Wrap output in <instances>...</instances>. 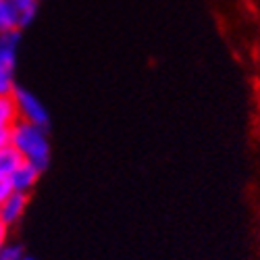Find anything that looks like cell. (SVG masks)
Masks as SVG:
<instances>
[{"instance_id":"cell-5","label":"cell","mask_w":260,"mask_h":260,"mask_svg":"<svg viewBox=\"0 0 260 260\" xmlns=\"http://www.w3.org/2000/svg\"><path fill=\"white\" fill-rule=\"evenodd\" d=\"M38 177H40V171H38L34 165H29V162L23 160V162H21V165L11 173L13 189H15V191H23V193H27V191L36 185Z\"/></svg>"},{"instance_id":"cell-13","label":"cell","mask_w":260,"mask_h":260,"mask_svg":"<svg viewBox=\"0 0 260 260\" xmlns=\"http://www.w3.org/2000/svg\"><path fill=\"white\" fill-rule=\"evenodd\" d=\"M19 260H36V258H31V256H21Z\"/></svg>"},{"instance_id":"cell-2","label":"cell","mask_w":260,"mask_h":260,"mask_svg":"<svg viewBox=\"0 0 260 260\" xmlns=\"http://www.w3.org/2000/svg\"><path fill=\"white\" fill-rule=\"evenodd\" d=\"M19 34L17 29L0 34V96H11L15 85V56Z\"/></svg>"},{"instance_id":"cell-4","label":"cell","mask_w":260,"mask_h":260,"mask_svg":"<svg viewBox=\"0 0 260 260\" xmlns=\"http://www.w3.org/2000/svg\"><path fill=\"white\" fill-rule=\"evenodd\" d=\"M25 206H27V193L13 191L11 196L0 204V219H3L5 225H13L23 216Z\"/></svg>"},{"instance_id":"cell-8","label":"cell","mask_w":260,"mask_h":260,"mask_svg":"<svg viewBox=\"0 0 260 260\" xmlns=\"http://www.w3.org/2000/svg\"><path fill=\"white\" fill-rule=\"evenodd\" d=\"M19 117L17 102L11 96H0V127H13Z\"/></svg>"},{"instance_id":"cell-7","label":"cell","mask_w":260,"mask_h":260,"mask_svg":"<svg viewBox=\"0 0 260 260\" xmlns=\"http://www.w3.org/2000/svg\"><path fill=\"white\" fill-rule=\"evenodd\" d=\"M23 162V156H21L15 146H5L0 148V177H11V173Z\"/></svg>"},{"instance_id":"cell-12","label":"cell","mask_w":260,"mask_h":260,"mask_svg":"<svg viewBox=\"0 0 260 260\" xmlns=\"http://www.w3.org/2000/svg\"><path fill=\"white\" fill-rule=\"evenodd\" d=\"M7 231H9V225H5L3 219H0V250L7 246Z\"/></svg>"},{"instance_id":"cell-6","label":"cell","mask_w":260,"mask_h":260,"mask_svg":"<svg viewBox=\"0 0 260 260\" xmlns=\"http://www.w3.org/2000/svg\"><path fill=\"white\" fill-rule=\"evenodd\" d=\"M7 3L15 13L17 27H25L34 21L38 11V0H7Z\"/></svg>"},{"instance_id":"cell-10","label":"cell","mask_w":260,"mask_h":260,"mask_svg":"<svg viewBox=\"0 0 260 260\" xmlns=\"http://www.w3.org/2000/svg\"><path fill=\"white\" fill-rule=\"evenodd\" d=\"M13 183H11V177H0V204H3L11 193H13Z\"/></svg>"},{"instance_id":"cell-3","label":"cell","mask_w":260,"mask_h":260,"mask_svg":"<svg viewBox=\"0 0 260 260\" xmlns=\"http://www.w3.org/2000/svg\"><path fill=\"white\" fill-rule=\"evenodd\" d=\"M13 98H15V102H17L19 115H23V121L48 129L50 117H48L46 106L42 104L31 92H27V90H23V88H15V90H13Z\"/></svg>"},{"instance_id":"cell-1","label":"cell","mask_w":260,"mask_h":260,"mask_svg":"<svg viewBox=\"0 0 260 260\" xmlns=\"http://www.w3.org/2000/svg\"><path fill=\"white\" fill-rule=\"evenodd\" d=\"M11 144L15 146L17 152L23 156V160L34 165L40 173L48 167V162H50V144H48L44 127L27 123V121H17L13 125Z\"/></svg>"},{"instance_id":"cell-11","label":"cell","mask_w":260,"mask_h":260,"mask_svg":"<svg viewBox=\"0 0 260 260\" xmlns=\"http://www.w3.org/2000/svg\"><path fill=\"white\" fill-rule=\"evenodd\" d=\"M11 136H13V127H0V148L11 146Z\"/></svg>"},{"instance_id":"cell-9","label":"cell","mask_w":260,"mask_h":260,"mask_svg":"<svg viewBox=\"0 0 260 260\" xmlns=\"http://www.w3.org/2000/svg\"><path fill=\"white\" fill-rule=\"evenodd\" d=\"M21 256H23V252L19 246H5L0 250V260H19Z\"/></svg>"}]
</instances>
